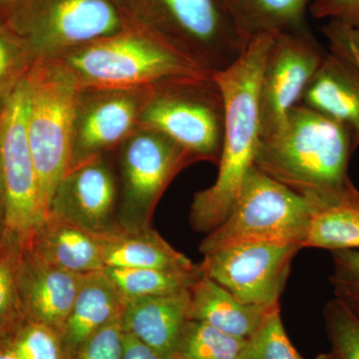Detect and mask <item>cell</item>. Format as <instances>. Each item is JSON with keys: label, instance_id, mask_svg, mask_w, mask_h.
Here are the masks:
<instances>
[{"label": "cell", "instance_id": "1", "mask_svg": "<svg viewBox=\"0 0 359 359\" xmlns=\"http://www.w3.org/2000/svg\"><path fill=\"white\" fill-rule=\"evenodd\" d=\"M276 33L255 35L235 62L212 74L223 93L226 119L218 177L195 194L191 205V226L201 233H211L223 223L254 166L259 139V77Z\"/></svg>", "mask_w": 359, "mask_h": 359}, {"label": "cell", "instance_id": "2", "mask_svg": "<svg viewBox=\"0 0 359 359\" xmlns=\"http://www.w3.org/2000/svg\"><path fill=\"white\" fill-rule=\"evenodd\" d=\"M354 151L346 127L297 104L280 128L259 139L254 165L299 195L311 197L351 182L347 169Z\"/></svg>", "mask_w": 359, "mask_h": 359}, {"label": "cell", "instance_id": "3", "mask_svg": "<svg viewBox=\"0 0 359 359\" xmlns=\"http://www.w3.org/2000/svg\"><path fill=\"white\" fill-rule=\"evenodd\" d=\"M52 58L69 71L79 87L128 88L170 77L211 75L140 23Z\"/></svg>", "mask_w": 359, "mask_h": 359}, {"label": "cell", "instance_id": "4", "mask_svg": "<svg viewBox=\"0 0 359 359\" xmlns=\"http://www.w3.org/2000/svg\"><path fill=\"white\" fill-rule=\"evenodd\" d=\"M27 137L45 216L69 168L75 103L79 85L55 58H37L28 73Z\"/></svg>", "mask_w": 359, "mask_h": 359}, {"label": "cell", "instance_id": "5", "mask_svg": "<svg viewBox=\"0 0 359 359\" xmlns=\"http://www.w3.org/2000/svg\"><path fill=\"white\" fill-rule=\"evenodd\" d=\"M224 119L223 93L212 75L175 76L151 85L139 126L167 135L196 162L218 164Z\"/></svg>", "mask_w": 359, "mask_h": 359}, {"label": "cell", "instance_id": "6", "mask_svg": "<svg viewBox=\"0 0 359 359\" xmlns=\"http://www.w3.org/2000/svg\"><path fill=\"white\" fill-rule=\"evenodd\" d=\"M311 212L308 198L254 165L245 175L230 214L201 243L200 252L205 255L247 242L297 245L304 249Z\"/></svg>", "mask_w": 359, "mask_h": 359}, {"label": "cell", "instance_id": "7", "mask_svg": "<svg viewBox=\"0 0 359 359\" xmlns=\"http://www.w3.org/2000/svg\"><path fill=\"white\" fill-rule=\"evenodd\" d=\"M146 26L209 74L237 60L250 40L222 0H147Z\"/></svg>", "mask_w": 359, "mask_h": 359}, {"label": "cell", "instance_id": "8", "mask_svg": "<svg viewBox=\"0 0 359 359\" xmlns=\"http://www.w3.org/2000/svg\"><path fill=\"white\" fill-rule=\"evenodd\" d=\"M119 182L117 223L151 226L163 194L177 175L196 163L185 149L158 130L139 126L116 149Z\"/></svg>", "mask_w": 359, "mask_h": 359}, {"label": "cell", "instance_id": "9", "mask_svg": "<svg viewBox=\"0 0 359 359\" xmlns=\"http://www.w3.org/2000/svg\"><path fill=\"white\" fill-rule=\"evenodd\" d=\"M6 23L36 59L56 57L130 26L111 0H20Z\"/></svg>", "mask_w": 359, "mask_h": 359}, {"label": "cell", "instance_id": "10", "mask_svg": "<svg viewBox=\"0 0 359 359\" xmlns=\"http://www.w3.org/2000/svg\"><path fill=\"white\" fill-rule=\"evenodd\" d=\"M28 113L29 87L25 79L0 110V151L6 194L4 236H11L22 245L45 217L28 143Z\"/></svg>", "mask_w": 359, "mask_h": 359}, {"label": "cell", "instance_id": "11", "mask_svg": "<svg viewBox=\"0 0 359 359\" xmlns=\"http://www.w3.org/2000/svg\"><path fill=\"white\" fill-rule=\"evenodd\" d=\"M297 245L247 242L226 245L204 255V275L238 301L255 306H280Z\"/></svg>", "mask_w": 359, "mask_h": 359}, {"label": "cell", "instance_id": "12", "mask_svg": "<svg viewBox=\"0 0 359 359\" xmlns=\"http://www.w3.org/2000/svg\"><path fill=\"white\" fill-rule=\"evenodd\" d=\"M149 86L79 87L75 103L69 168L114 152L139 127Z\"/></svg>", "mask_w": 359, "mask_h": 359}, {"label": "cell", "instance_id": "13", "mask_svg": "<svg viewBox=\"0 0 359 359\" xmlns=\"http://www.w3.org/2000/svg\"><path fill=\"white\" fill-rule=\"evenodd\" d=\"M325 52L306 29L276 32L259 83V138L280 128L302 96Z\"/></svg>", "mask_w": 359, "mask_h": 359}, {"label": "cell", "instance_id": "14", "mask_svg": "<svg viewBox=\"0 0 359 359\" xmlns=\"http://www.w3.org/2000/svg\"><path fill=\"white\" fill-rule=\"evenodd\" d=\"M114 152L68 170L54 192L48 212L94 233L116 226L119 182Z\"/></svg>", "mask_w": 359, "mask_h": 359}, {"label": "cell", "instance_id": "15", "mask_svg": "<svg viewBox=\"0 0 359 359\" xmlns=\"http://www.w3.org/2000/svg\"><path fill=\"white\" fill-rule=\"evenodd\" d=\"M83 276L52 266L22 245L18 264V287L27 320L43 323L60 334Z\"/></svg>", "mask_w": 359, "mask_h": 359}, {"label": "cell", "instance_id": "16", "mask_svg": "<svg viewBox=\"0 0 359 359\" xmlns=\"http://www.w3.org/2000/svg\"><path fill=\"white\" fill-rule=\"evenodd\" d=\"M299 104L346 127L359 147V70L346 59L327 52Z\"/></svg>", "mask_w": 359, "mask_h": 359}, {"label": "cell", "instance_id": "17", "mask_svg": "<svg viewBox=\"0 0 359 359\" xmlns=\"http://www.w3.org/2000/svg\"><path fill=\"white\" fill-rule=\"evenodd\" d=\"M127 299L105 271L84 275L74 304L60 332L65 359L114 320L122 318Z\"/></svg>", "mask_w": 359, "mask_h": 359}, {"label": "cell", "instance_id": "18", "mask_svg": "<svg viewBox=\"0 0 359 359\" xmlns=\"http://www.w3.org/2000/svg\"><path fill=\"white\" fill-rule=\"evenodd\" d=\"M190 290L178 294L128 299L122 316L125 332L165 359L173 358L189 320Z\"/></svg>", "mask_w": 359, "mask_h": 359}, {"label": "cell", "instance_id": "19", "mask_svg": "<svg viewBox=\"0 0 359 359\" xmlns=\"http://www.w3.org/2000/svg\"><path fill=\"white\" fill-rule=\"evenodd\" d=\"M22 245L47 263L70 273L87 275L105 269L96 233L51 212Z\"/></svg>", "mask_w": 359, "mask_h": 359}, {"label": "cell", "instance_id": "20", "mask_svg": "<svg viewBox=\"0 0 359 359\" xmlns=\"http://www.w3.org/2000/svg\"><path fill=\"white\" fill-rule=\"evenodd\" d=\"M96 235L105 269H179L197 264L175 250L152 226L129 228L117 224Z\"/></svg>", "mask_w": 359, "mask_h": 359}, {"label": "cell", "instance_id": "21", "mask_svg": "<svg viewBox=\"0 0 359 359\" xmlns=\"http://www.w3.org/2000/svg\"><path fill=\"white\" fill-rule=\"evenodd\" d=\"M306 198L311 212L304 248L359 250V191L353 182Z\"/></svg>", "mask_w": 359, "mask_h": 359}, {"label": "cell", "instance_id": "22", "mask_svg": "<svg viewBox=\"0 0 359 359\" xmlns=\"http://www.w3.org/2000/svg\"><path fill=\"white\" fill-rule=\"evenodd\" d=\"M190 294L189 320L202 321L241 339H249L269 314L280 309L240 302L205 276L191 287Z\"/></svg>", "mask_w": 359, "mask_h": 359}, {"label": "cell", "instance_id": "23", "mask_svg": "<svg viewBox=\"0 0 359 359\" xmlns=\"http://www.w3.org/2000/svg\"><path fill=\"white\" fill-rule=\"evenodd\" d=\"M240 32L250 40L266 32L306 29L313 0H222Z\"/></svg>", "mask_w": 359, "mask_h": 359}, {"label": "cell", "instance_id": "24", "mask_svg": "<svg viewBox=\"0 0 359 359\" xmlns=\"http://www.w3.org/2000/svg\"><path fill=\"white\" fill-rule=\"evenodd\" d=\"M104 271L127 301L178 294L191 290L205 276L201 264L192 269L106 268Z\"/></svg>", "mask_w": 359, "mask_h": 359}, {"label": "cell", "instance_id": "25", "mask_svg": "<svg viewBox=\"0 0 359 359\" xmlns=\"http://www.w3.org/2000/svg\"><path fill=\"white\" fill-rule=\"evenodd\" d=\"M22 244L6 235L0 245V337L11 344L25 325L18 287V264Z\"/></svg>", "mask_w": 359, "mask_h": 359}, {"label": "cell", "instance_id": "26", "mask_svg": "<svg viewBox=\"0 0 359 359\" xmlns=\"http://www.w3.org/2000/svg\"><path fill=\"white\" fill-rule=\"evenodd\" d=\"M247 339L198 320H188L172 359H240Z\"/></svg>", "mask_w": 359, "mask_h": 359}, {"label": "cell", "instance_id": "27", "mask_svg": "<svg viewBox=\"0 0 359 359\" xmlns=\"http://www.w3.org/2000/svg\"><path fill=\"white\" fill-rule=\"evenodd\" d=\"M36 57L7 23L0 22V110L27 78Z\"/></svg>", "mask_w": 359, "mask_h": 359}, {"label": "cell", "instance_id": "28", "mask_svg": "<svg viewBox=\"0 0 359 359\" xmlns=\"http://www.w3.org/2000/svg\"><path fill=\"white\" fill-rule=\"evenodd\" d=\"M325 330L339 359H359V313L335 297L323 309Z\"/></svg>", "mask_w": 359, "mask_h": 359}, {"label": "cell", "instance_id": "29", "mask_svg": "<svg viewBox=\"0 0 359 359\" xmlns=\"http://www.w3.org/2000/svg\"><path fill=\"white\" fill-rule=\"evenodd\" d=\"M240 359H306L285 332L280 309L269 314L261 327L247 339Z\"/></svg>", "mask_w": 359, "mask_h": 359}, {"label": "cell", "instance_id": "30", "mask_svg": "<svg viewBox=\"0 0 359 359\" xmlns=\"http://www.w3.org/2000/svg\"><path fill=\"white\" fill-rule=\"evenodd\" d=\"M6 351L20 359H65L57 330L36 321H26Z\"/></svg>", "mask_w": 359, "mask_h": 359}, {"label": "cell", "instance_id": "31", "mask_svg": "<svg viewBox=\"0 0 359 359\" xmlns=\"http://www.w3.org/2000/svg\"><path fill=\"white\" fill-rule=\"evenodd\" d=\"M332 254L334 273L330 282L335 297L359 313V250H334Z\"/></svg>", "mask_w": 359, "mask_h": 359}, {"label": "cell", "instance_id": "32", "mask_svg": "<svg viewBox=\"0 0 359 359\" xmlns=\"http://www.w3.org/2000/svg\"><path fill=\"white\" fill-rule=\"evenodd\" d=\"M124 335L122 318H119L90 337L71 359H122Z\"/></svg>", "mask_w": 359, "mask_h": 359}, {"label": "cell", "instance_id": "33", "mask_svg": "<svg viewBox=\"0 0 359 359\" xmlns=\"http://www.w3.org/2000/svg\"><path fill=\"white\" fill-rule=\"evenodd\" d=\"M321 32L328 40L330 51L346 59L359 70V27L330 20Z\"/></svg>", "mask_w": 359, "mask_h": 359}, {"label": "cell", "instance_id": "34", "mask_svg": "<svg viewBox=\"0 0 359 359\" xmlns=\"http://www.w3.org/2000/svg\"><path fill=\"white\" fill-rule=\"evenodd\" d=\"M309 11L318 20L327 18L359 27V0H313Z\"/></svg>", "mask_w": 359, "mask_h": 359}, {"label": "cell", "instance_id": "35", "mask_svg": "<svg viewBox=\"0 0 359 359\" xmlns=\"http://www.w3.org/2000/svg\"><path fill=\"white\" fill-rule=\"evenodd\" d=\"M122 359H165L153 349L137 339L134 335L125 332L124 353Z\"/></svg>", "mask_w": 359, "mask_h": 359}, {"label": "cell", "instance_id": "36", "mask_svg": "<svg viewBox=\"0 0 359 359\" xmlns=\"http://www.w3.org/2000/svg\"><path fill=\"white\" fill-rule=\"evenodd\" d=\"M6 194L4 184V169H2L1 151H0V245L6 233Z\"/></svg>", "mask_w": 359, "mask_h": 359}, {"label": "cell", "instance_id": "37", "mask_svg": "<svg viewBox=\"0 0 359 359\" xmlns=\"http://www.w3.org/2000/svg\"><path fill=\"white\" fill-rule=\"evenodd\" d=\"M20 0H0V22L6 23Z\"/></svg>", "mask_w": 359, "mask_h": 359}, {"label": "cell", "instance_id": "38", "mask_svg": "<svg viewBox=\"0 0 359 359\" xmlns=\"http://www.w3.org/2000/svg\"><path fill=\"white\" fill-rule=\"evenodd\" d=\"M313 359H339L337 358V354L334 353V351H330V353H323L318 354Z\"/></svg>", "mask_w": 359, "mask_h": 359}, {"label": "cell", "instance_id": "39", "mask_svg": "<svg viewBox=\"0 0 359 359\" xmlns=\"http://www.w3.org/2000/svg\"><path fill=\"white\" fill-rule=\"evenodd\" d=\"M0 359H20L15 354L8 351H0Z\"/></svg>", "mask_w": 359, "mask_h": 359}, {"label": "cell", "instance_id": "40", "mask_svg": "<svg viewBox=\"0 0 359 359\" xmlns=\"http://www.w3.org/2000/svg\"><path fill=\"white\" fill-rule=\"evenodd\" d=\"M7 348H8V344L0 337V351H6Z\"/></svg>", "mask_w": 359, "mask_h": 359}, {"label": "cell", "instance_id": "41", "mask_svg": "<svg viewBox=\"0 0 359 359\" xmlns=\"http://www.w3.org/2000/svg\"><path fill=\"white\" fill-rule=\"evenodd\" d=\"M356 313H358V311H356Z\"/></svg>", "mask_w": 359, "mask_h": 359}]
</instances>
